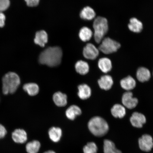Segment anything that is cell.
I'll return each instance as SVG.
<instances>
[{"label":"cell","mask_w":153,"mask_h":153,"mask_svg":"<svg viewBox=\"0 0 153 153\" xmlns=\"http://www.w3.org/2000/svg\"><path fill=\"white\" fill-rule=\"evenodd\" d=\"M24 90L31 96L37 95L39 93V86L37 84L30 83L25 84L23 87Z\"/></svg>","instance_id":"cell-24"},{"label":"cell","mask_w":153,"mask_h":153,"mask_svg":"<svg viewBox=\"0 0 153 153\" xmlns=\"http://www.w3.org/2000/svg\"><path fill=\"white\" fill-rule=\"evenodd\" d=\"M98 83L101 89L108 91L111 89L114 84L111 76L108 75L103 76L99 79Z\"/></svg>","instance_id":"cell-11"},{"label":"cell","mask_w":153,"mask_h":153,"mask_svg":"<svg viewBox=\"0 0 153 153\" xmlns=\"http://www.w3.org/2000/svg\"><path fill=\"white\" fill-rule=\"evenodd\" d=\"M122 101L124 106L129 109L135 108L138 103V99L133 97L132 93L129 91L123 94Z\"/></svg>","instance_id":"cell-8"},{"label":"cell","mask_w":153,"mask_h":153,"mask_svg":"<svg viewBox=\"0 0 153 153\" xmlns=\"http://www.w3.org/2000/svg\"><path fill=\"white\" fill-rule=\"evenodd\" d=\"M121 46L120 43L111 38H104L101 42L99 50L106 54L116 52Z\"/></svg>","instance_id":"cell-5"},{"label":"cell","mask_w":153,"mask_h":153,"mask_svg":"<svg viewBox=\"0 0 153 153\" xmlns=\"http://www.w3.org/2000/svg\"><path fill=\"white\" fill-rule=\"evenodd\" d=\"M139 145L141 150L149 152L153 148V140L151 135L145 134L139 139Z\"/></svg>","instance_id":"cell-7"},{"label":"cell","mask_w":153,"mask_h":153,"mask_svg":"<svg viewBox=\"0 0 153 153\" xmlns=\"http://www.w3.org/2000/svg\"><path fill=\"white\" fill-rule=\"evenodd\" d=\"M111 113L112 116L116 118H123L126 114L125 108L122 105L116 104L111 109Z\"/></svg>","instance_id":"cell-22"},{"label":"cell","mask_w":153,"mask_h":153,"mask_svg":"<svg viewBox=\"0 0 153 153\" xmlns=\"http://www.w3.org/2000/svg\"><path fill=\"white\" fill-rule=\"evenodd\" d=\"M40 0H25L28 7H34L39 4Z\"/></svg>","instance_id":"cell-31"},{"label":"cell","mask_w":153,"mask_h":153,"mask_svg":"<svg viewBox=\"0 0 153 153\" xmlns=\"http://www.w3.org/2000/svg\"><path fill=\"white\" fill-rule=\"evenodd\" d=\"M82 114V111L79 107L75 105L70 106L66 111V116L68 119L74 120L76 117Z\"/></svg>","instance_id":"cell-21"},{"label":"cell","mask_w":153,"mask_h":153,"mask_svg":"<svg viewBox=\"0 0 153 153\" xmlns=\"http://www.w3.org/2000/svg\"><path fill=\"white\" fill-rule=\"evenodd\" d=\"M48 35L46 32L45 30H41L36 32L34 42L42 47L45 46V45L48 42Z\"/></svg>","instance_id":"cell-14"},{"label":"cell","mask_w":153,"mask_h":153,"mask_svg":"<svg viewBox=\"0 0 153 153\" xmlns=\"http://www.w3.org/2000/svg\"><path fill=\"white\" fill-rule=\"evenodd\" d=\"M130 120L131 125L137 128H142L146 121V117L144 115L138 112H134Z\"/></svg>","instance_id":"cell-10"},{"label":"cell","mask_w":153,"mask_h":153,"mask_svg":"<svg viewBox=\"0 0 153 153\" xmlns=\"http://www.w3.org/2000/svg\"><path fill=\"white\" fill-rule=\"evenodd\" d=\"M41 147V143L36 140L28 141L25 144L27 153H38Z\"/></svg>","instance_id":"cell-18"},{"label":"cell","mask_w":153,"mask_h":153,"mask_svg":"<svg viewBox=\"0 0 153 153\" xmlns=\"http://www.w3.org/2000/svg\"><path fill=\"white\" fill-rule=\"evenodd\" d=\"M120 85L122 88L129 91L134 88L136 85V82L131 76H128L120 81Z\"/></svg>","instance_id":"cell-13"},{"label":"cell","mask_w":153,"mask_h":153,"mask_svg":"<svg viewBox=\"0 0 153 153\" xmlns=\"http://www.w3.org/2000/svg\"><path fill=\"white\" fill-rule=\"evenodd\" d=\"M6 17L2 12H0V28L3 27L5 25Z\"/></svg>","instance_id":"cell-32"},{"label":"cell","mask_w":153,"mask_h":153,"mask_svg":"<svg viewBox=\"0 0 153 153\" xmlns=\"http://www.w3.org/2000/svg\"><path fill=\"white\" fill-rule=\"evenodd\" d=\"M78 96L82 100H86L90 97L91 91L90 87L86 84H82L78 86Z\"/></svg>","instance_id":"cell-16"},{"label":"cell","mask_w":153,"mask_h":153,"mask_svg":"<svg viewBox=\"0 0 153 153\" xmlns=\"http://www.w3.org/2000/svg\"><path fill=\"white\" fill-rule=\"evenodd\" d=\"M43 153H56L54 151H53V150H48L46 151V152H44Z\"/></svg>","instance_id":"cell-33"},{"label":"cell","mask_w":153,"mask_h":153,"mask_svg":"<svg viewBox=\"0 0 153 153\" xmlns=\"http://www.w3.org/2000/svg\"><path fill=\"white\" fill-rule=\"evenodd\" d=\"M11 138L13 141L17 144H25L28 141V134L23 129L17 128L11 133Z\"/></svg>","instance_id":"cell-6"},{"label":"cell","mask_w":153,"mask_h":153,"mask_svg":"<svg viewBox=\"0 0 153 153\" xmlns=\"http://www.w3.org/2000/svg\"><path fill=\"white\" fill-rule=\"evenodd\" d=\"M7 134V131L5 127L0 123V140L4 138Z\"/></svg>","instance_id":"cell-30"},{"label":"cell","mask_w":153,"mask_h":153,"mask_svg":"<svg viewBox=\"0 0 153 153\" xmlns=\"http://www.w3.org/2000/svg\"><path fill=\"white\" fill-rule=\"evenodd\" d=\"M83 55L86 59L94 60L99 55V50L93 44L89 43L84 47Z\"/></svg>","instance_id":"cell-9"},{"label":"cell","mask_w":153,"mask_h":153,"mask_svg":"<svg viewBox=\"0 0 153 153\" xmlns=\"http://www.w3.org/2000/svg\"><path fill=\"white\" fill-rule=\"evenodd\" d=\"M53 100L55 105L59 107L65 106L68 102L67 95L60 91L53 94Z\"/></svg>","instance_id":"cell-17"},{"label":"cell","mask_w":153,"mask_h":153,"mask_svg":"<svg viewBox=\"0 0 153 153\" xmlns=\"http://www.w3.org/2000/svg\"><path fill=\"white\" fill-rule=\"evenodd\" d=\"M10 5V0H0V12H2L8 9Z\"/></svg>","instance_id":"cell-29"},{"label":"cell","mask_w":153,"mask_h":153,"mask_svg":"<svg viewBox=\"0 0 153 153\" xmlns=\"http://www.w3.org/2000/svg\"><path fill=\"white\" fill-rule=\"evenodd\" d=\"M80 16L83 20H91L95 18L96 13L93 9L87 6L82 10L80 13Z\"/></svg>","instance_id":"cell-23"},{"label":"cell","mask_w":153,"mask_h":153,"mask_svg":"<svg viewBox=\"0 0 153 153\" xmlns=\"http://www.w3.org/2000/svg\"><path fill=\"white\" fill-rule=\"evenodd\" d=\"M128 27L131 31L138 33L142 31L143 25L142 23L138 19L133 18L130 19Z\"/></svg>","instance_id":"cell-20"},{"label":"cell","mask_w":153,"mask_h":153,"mask_svg":"<svg viewBox=\"0 0 153 153\" xmlns=\"http://www.w3.org/2000/svg\"><path fill=\"white\" fill-rule=\"evenodd\" d=\"M62 134V130L59 127H51L48 131L49 138L54 143H57L60 140Z\"/></svg>","instance_id":"cell-15"},{"label":"cell","mask_w":153,"mask_h":153,"mask_svg":"<svg viewBox=\"0 0 153 153\" xmlns=\"http://www.w3.org/2000/svg\"><path fill=\"white\" fill-rule=\"evenodd\" d=\"M98 66L100 69L104 73L109 72L112 68V62L109 59L103 57L99 59Z\"/></svg>","instance_id":"cell-19"},{"label":"cell","mask_w":153,"mask_h":153,"mask_svg":"<svg viewBox=\"0 0 153 153\" xmlns=\"http://www.w3.org/2000/svg\"><path fill=\"white\" fill-rule=\"evenodd\" d=\"M88 128L94 135L98 137L106 135L109 128L106 120L99 116L94 117L90 120L88 123Z\"/></svg>","instance_id":"cell-3"},{"label":"cell","mask_w":153,"mask_h":153,"mask_svg":"<svg viewBox=\"0 0 153 153\" xmlns=\"http://www.w3.org/2000/svg\"><path fill=\"white\" fill-rule=\"evenodd\" d=\"M103 147L104 153H122L121 151L116 148L114 143L109 140H105Z\"/></svg>","instance_id":"cell-25"},{"label":"cell","mask_w":153,"mask_h":153,"mask_svg":"<svg viewBox=\"0 0 153 153\" xmlns=\"http://www.w3.org/2000/svg\"><path fill=\"white\" fill-rule=\"evenodd\" d=\"M62 51L59 47H49L40 54L39 62L40 64L53 67L58 66L62 62Z\"/></svg>","instance_id":"cell-1"},{"label":"cell","mask_w":153,"mask_h":153,"mask_svg":"<svg viewBox=\"0 0 153 153\" xmlns=\"http://www.w3.org/2000/svg\"><path fill=\"white\" fill-rule=\"evenodd\" d=\"M2 91L4 94L14 93L21 83L20 77L14 72H9L3 76L2 79Z\"/></svg>","instance_id":"cell-2"},{"label":"cell","mask_w":153,"mask_h":153,"mask_svg":"<svg viewBox=\"0 0 153 153\" xmlns=\"http://www.w3.org/2000/svg\"><path fill=\"white\" fill-rule=\"evenodd\" d=\"M137 80L141 82L148 81L151 77V73L148 68L140 67L137 69L136 74Z\"/></svg>","instance_id":"cell-12"},{"label":"cell","mask_w":153,"mask_h":153,"mask_svg":"<svg viewBox=\"0 0 153 153\" xmlns=\"http://www.w3.org/2000/svg\"></svg>","instance_id":"cell-34"},{"label":"cell","mask_w":153,"mask_h":153,"mask_svg":"<svg viewBox=\"0 0 153 153\" xmlns=\"http://www.w3.org/2000/svg\"><path fill=\"white\" fill-rule=\"evenodd\" d=\"M93 33L92 30L87 27H84L80 30L79 36L82 41L86 42L89 41L92 37Z\"/></svg>","instance_id":"cell-27"},{"label":"cell","mask_w":153,"mask_h":153,"mask_svg":"<svg viewBox=\"0 0 153 153\" xmlns=\"http://www.w3.org/2000/svg\"><path fill=\"white\" fill-rule=\"evenodd\" d=\"M75 68L76 72L81 75H85L89 71V65L85 61H78L76 63Z\"/></svg>","instance_id":"cell-26"},{"label":"cell","mask_w":153,"mask_h":153,"mask_svg":"<svg viewBox=\"0 0 153 153\" xmlns=\"http://www.w3.org/2000/svg\"><path fill=\"white\" fill-rule=\"evenodd\" d=\"M97 145L93 142L88 143L83 149V153H97Z\"/></svg>","instance_id":"cell-28"},{"label":"cell","mask_w":153,"mask_h":153,"mask_svg":"<svg viewBox=\"0 0 153 153\" xmlns=\"http://www.w3.org/2000/svg\"><path fill=\"white\" fill-rule=\"evenodd\" d=\"M93 27L95 41L97 43H100L108 32V21L104 17H97L94 22Z\"/></svg>","instance_id":"cell-4"}]
</instances>
